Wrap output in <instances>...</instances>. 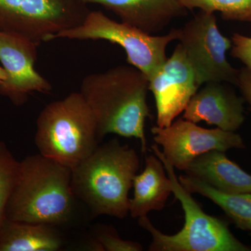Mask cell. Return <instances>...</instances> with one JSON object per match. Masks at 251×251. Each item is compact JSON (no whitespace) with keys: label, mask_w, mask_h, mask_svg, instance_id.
<instances>
[{"label":"cell","mask_w":251,"mask_h":251,"mask_svg":"<svg viewBox=\"0 0 251 251\" xmlns=\"http://www.w3.org/2000/svg\"><path fill=\"white\" fill-rule=\"evenodd\" d=\"M166 168L156 155H149L145 167L133 181V197L129 200V214L132 218L148 216L151 211H161L173 193L171 179Z\"/></svg>","instance_id":"9a60e30c"},{"label":"cell","mask_w":251,"mask_h":251,"mask_svg":"<svg viewBox=\"0 0 251 251\" xmlns=\"http://www.w3.org/2000/svg\"><path fill=\"white\" fill-rule=\"evenodd\" d=\"M178 40L200 87L210 82L237 85L239 70L232 67L226 57L232 40L221 34L214 13L201 11L179 29Z\"/></svg>","instance_id":"ba28073f"},{"label":"cell","mask_w":251,"mask_h":251,"mask_svg":"<svg viewBox=\"0 0 251 251\" xmlns=\"http://www.w3.org/2000/svg\"><path fill=\"white\" fill-rule=\"evenodd\" d=\"M34 140L39 153L72 170L93 153L100 142L98 128L80 92H73L41 110Z\"/></svg>","instance_id":"277c9868"},{"label":"cell","mask_w":251,"mask_h":251,"mask_svg":"<svg viewBox=\"0 0 251 251\" xmlns=\"http://www.w3.org/2000/svg\"><path fill=\"white\" fill-rule=\"evenodd\" d=\"M87 6L81 0H0V31L39 46L80 25L90 11Z\"/></svg>","instance_id":"52a82bcc"},{"label":"cell","mask_w":251,"mask_h":251,"mask_svg":"<svg viewBox=\"0 0 251 251\" xmlns=\"http://www.w3.org/2000/svg\"><path fill=\"white\" fill-rule=\"evenodd\" d=\"M242 94L243 98L247 102L251 111V70L247 67L239 70L237 85Z\"/></svg>","instance_id":"7402d4cb"},{"label":"cell","mask_w":251,"mask_h":251,"mask_svg":"<svg viewBox=\"0 0 251 251\" xmlns=\"http://www.w3.org/2000/svg\"><path fill=\"white\" fill-rule=\"evenodd\" d=\"M139 156L133 148L113 139L97 148L72 170L74 196L93 217L124 219L129 214L128 194L139 171Z\"/></svg>","instance_id":"7a4b0ae2"},{"label":"cell","mask_w":251,"mask_h":251,"mask_svg":"<svg viewBox=\"0 0 251 251\" xmlns=\"http://www.w3.org/2000/svg\"><path fill=\"white\" fill-rule=\"evenodd\" d=\"M6 74L4 68L0 67V82L6 80Z\"/></svg>","instance_id":"603a6c76"},{"label":"cell","mask_w":251,"mask_h":251,"mask_svg":"<svg viewBox=\"0 0 251 251\" xmlns=\"http://www.w3.org/2000/svg\"><path fill=\"white\" fill-rule=\"evenodd\" d=\"M179 29L164 36H154L124 22H117L100 11H90L83 22L52 37L73 40H104L125 50L127 62L150 78L168 59L166 49L178 40Z\"/></svg>","instance_id":"8992f818"},{"label":"cell","mask_w":251,"mask_h":251,"mask_svg":"<svg viewBox=\"0 0 251 251\" xmlns=\"http://www.w3.org/2000/svg\"><path fill=\"white\" fill-rule=\"evenodd\" d=\"M97 247L100 251H141L143 248L138 242L124 240L111 227L99 229L96 235Z\"/></svg>","instance_id":"ffe728a7"},{"label":"cell","mask_w":251,"mask_h":251,"mask_svg":"<svg viewBox=\"0 0 251 251\" xmlns=\"http://www.w3.org/2000/svg\"><path fill=\"white\" fill-rule=\"evenodd\" d=\"M37 47L23 36L0 31V62L6 80L0 82V96L16 106L24 105L33 92L50 94L52 85L36 72Z\"/></svg>","instance_id":"30bf717a"},{"label":"cell","mask_w":251,"mask_h":251,"mask_svg":"<svg viewBox=\"0 0 251 251\" xmlns=\"http://www.w3.org/2000/svg\"><path fill=\"white\" fill-rule=\"evenodd\" d=\"M186 9L221 13L226 21L251 23V0H178Z\"/></svg>","instance_id":"ac0fdd59"},{"label":"cell","mask_w":251,"mask_h":251,"mask_svg":"<svg viewBox=\"0 0 251 251\" xmlns=\"http://www.w3.org/2000/svg\"><path fill=\"white\" fill-rule=\"evenodd\" d=\"M75 199L70 168L41 153L29 155L21 161L5 218L27 224L63 226L72 219Z\"/></svg>","instance_id":"3957f363"},{"label":"cell","mask_w":251,"mask_h":251,"mask_svg":"<svg viewBox=\"0 0 251 251\" xmlns=\"http://www.w3.org/2000/svg\"><path fill=\"white\" fill-rule=\"evenodd\" d=\"M64 245L54 226L10 221L0 225V251H57Z\"/></svg>","instance_id":"2e32d148"},{"label":"cell","mask_w":251,"mask_h":251,"mask_svg":"<svg viewBox=\"0 0 251 251\" xmlns=\"http://www.w3.org/2000/svg\"><path fill=\"white\" fill-rule=\"evenodd\" d=\"M85 4L101 5L116 14L122 22L149 34L164 29L175 18L187 14L178 0H81Z\"/></svg>","instance_id":"4fadbf2b"},{"label":"cell","mask_w":251,"mask_h":251,"mask_svg":"<svg viewBox=\"0 0 251 251\" xmlns=\"http://www.w3.org/2000/svg\"><path fill=\"white\" fill-rule=\"evenodd\" d=\"M21 161L15 158L6 143L0 140V225L19 176Z\"/></svg>","instance_id":"d6986e66"},{"label":"cell","mask_w":251,"mask_h":251,"mask_svg":"<svg viewBox=\"0 0 251 251\" xmlns=\"http://www.w3.org/2000/svg\"><path fill=\"white\" fill-rule=\"evenodd\" d=\"M155 143L163 148L165 157L174 168L184 171L195 158L212 150L226 151L244 148L242 137L219 128L207 129L183 118L169 126L151 128Z\"/></svg>","instance_id":"9c48e42d"},{"label":"cell","mask_w":251,"mask_h":251,"mask_svg":"<svg viewBox=\"0 0 251 251\" xmlns=\"http://www.w3.org/2000/svg\"><path fill=\"white\" fill-rule=\"evenodd\" d=\"M153 153L166 168L171 181L172 190L181 203L185 223L177 233H162L151 224L148 216L138 220L140 227L151 234V251H248L250 248L243 244L231 233L225 221L209 215L202 210L191 193L180 184L172 166L156 145L151 146Z\"/></svg>","instance_id":"5b68a950"},{"label":"cell","mask_w":251,"mask_h":251,"mask_svg":"<svg viewBox=\"0 0 251 251\" xmlns=\"http://www.w3.org/2000/svg\"><path fill=\"white\" fill-rule=\"evenodd\" d=\"M226 82H210L197 91L185 109L183 119L205 122L217 128L234 132L245 120L244 98L238 97Z\"/></svg>","instance_id":"7c38bea8"},{"label":"cell","mask_w":251,"mask_h":251,"mask_svg":"<svg viewBox=\"0 0 251 251\" xmlns=\"http://www.w3.org/2000/svg\"><path fill=\"white\" fill-rule=\"evenodd\" d=\"M231 54L251 70V37L234 33L232 36Z\"/></svg>","instance_id":"44dd1931"},{"label":"cell","mask_w":251,"mask_h":251,"mask_svg":"<svg viewBox=\"0 0 251 251\" xmlns=\"http://www.w3.org/2000/svg\"><path fill=\"white\" fill-rule=\"evenodd\" d=\"M226 151L212 150L195 158L186 175L226 193H251V175L229 159Z\"/></svg>","instance_id":"5bb4252c"},{"label":"cell","mask_w":251,"mask_h":251,"mask_svg":"<svg viewBox=\"0 0 251 251\" xmlns=\"http://www.w3.org/2000/svg\"><path fill=\"white\" fill-rule=\"evenodd\" d=\"M178 179L190 193L201 195L219 206L239 228L251 231V193L224 192L188 175Z\"/></svg>","instance_id":"e0dca14e"},{"label":"cell","mask_w":251,"mask_h":251,"mask_svg":"<svg viewBox=\"0 0 251 251\" xmlns=\"http://www.w3.org/2000/svg\"><path fill=\"white\" fill-rule=\"evenodd\" d=\"M148 91V77L133 66H118L84 77L80 93L95 118L100 140L110 133L137 138L146 153L145 122L151 116Z\"/></svg>","instance_id":"6da1fadb"},{"label":"cell","mask_w":251,"mask_h":251,"mask_svg":"<svg viewBox=\"0 0 251 251\" xmlns=\"http://www.w3.org/2000/svg\"><path fill=\"white\" fill-rule=\"evenodd\" d=\"M149 90L152 92L156 108V124L167 127L184 111L197 92L196 74L179 44L170 58L148 79Z\"/></svg>","instance_id":"8fae6325"}]
</instances>
